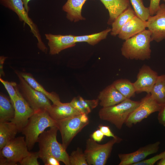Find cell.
Here are the masks:
<instances>
[{
    "instance_id": "obj_1",
    "label": "cell",
    "mask_w": 165,
    "mask_h": 165,
    "mask_svg": "<svg viewBox=\"0 0 165 165\" xmlns=\"http://www.w3.org/2000/svg\"><path fill=\"white\" fill-rule=\"evenodd\" d=\"M58 129L57 126L52 127L44 131L39 136L37 142L39 147L38 152L41 159L48 156H53L66 165H70L69 156L62 144L57 139Z\"/></svg>"
},
{
    "instance_id": "obj_2",
    "label": "cell",
    "mask_w": 165,
    "mask_h": 165,
    "mask_svg": "<svg viewBox=\"0 0 165 165\" xmlns=\"http://www.w3.org/2000/svg\"><path fill=\"white\" fill-rule=\"evenodd\" d=\"M148 30L126 40L121 48L122 55L127 59L144 61L151 57L150 43L152 41Z\"/></svg>"
},
{
    "instance_id": "obj_3",
    "label": "cell",
    "mask_w": 165,
    "mask_h": 165,
    "mask_svg": "<svg viewBox=\"0 0 165 165\" xmlns=\"http://www.w3.org/2000/svg\"><path fill=\"white\" fill-rule=\"evenodd\" d=\"M56 126L57 121L47 110L35 112L21 131L24 136L28 150L33 148L39 135L46 128Z\"/></svg>"
},
{
    "instance_id": "obj_4",
    "label": "cell",
    "mask_w": 165,
    "mask_h": 165,
    "mask_svg": "<svg viewBox=\"0 0 165 165\" xmlns=\"http://www.w3.org/2000/svg\"><path fill=\"white\" fill-rule=\"evenodd\" d=\"M140 104V101L127 98L116 105L102 107L99 111V116L101 120L109 122L120 130L130 114Z\"/></svg>"
},
{
    "instance_id": "obj_5",
    "label": "cell",
    "mask_w": 165,
    "mask_h": 165,
    "mask_svg": "<svg viewBox=\"0 0 165 165\" xmlns=\"http://www.w3.org/2000/svg\"><path fill=\"white\" fill-rule=\"evenodd\" d=\"M122 138L118 137L112 138L106 143L100 144L91 138L86 141L84 151L89 165H105L110 156L114 145L119 143Z\"/></svg>"
},
{
    "instance_id": "obj_6",
    "label": "cell",
    "mask_w": 165,
    "mask_h": 165,
    "mask_svg": "<svg viewBox=\"0 0 165 165\" xmlns=\"http://www.w3.org/2000/svg\"><path fill=\"white\" fill-rule=\"evenodd\" d=\"M28 150L25 137H15L0 150V165H16L30 154Z\"/></svg>"
},
{
    "instance_id": "obj_7",
    "label": "cell",
    "mask_w": 165,
    "mask_h": 165,
    "mask_svg": "<svg viewBox=\"0 0 165 165\" xmlns=\"http://www.w3.org/2000/svg\"><path fill=\"white\" fill-rule=\"evenodd\" d=\"M89 123L87 115L85 114L57 121V126L61 134L62 144L66 149L70 143L82 129Z\"/></svg>"
},
{
    "instance_id": "obj_8",
    "label": "cell",
    "mask_w": 165,
    "mask_h": 165,
    "mask_svg": "<svg viewBox=\"0 0 165 165\" xmlns=\"http://www.w3.org/2000/svg\"><path fill=\"white\" fill-rule=\"evenodd\" d=\"M19 80L21 93L34 112L47 110L51 105L50 99L43 94L32 87L22 77L16 72Z\"/></svg>"
},
{
    "instance_id": "obj_9",
    "label": "cell",
    "mask_w": 165,
    "mask_h": 165,
    "mask_svg": "<svg viewBox=\"0 0 165 165\" xmlns=\"http://www.w3.org/2000/svg\"><path fill=\"white\" fill-rule=\"evenodd\" d=\"M0 1L2 5L15 12L20 21L24 22L29 26L31 32L37 40L38 48L43 52L47 53V48L42 41L38 29L29 16L22 0H0Z\"/></svg>"
},
{
    "instance_id": "obj_10",
    "label": "cell",
    "mask_w": 165,
    "mask_h": 165,
    "mask_svg": "<svg viewBox=\"0 0 165 165\" xmlns=\"http://www.w3.org/2000/svg\"><path fill=\"white\" fill-rule=\"evenodd\" d=\"M162 105L158 103L150 94L142 99L140 104L128 117L125 124L129 127L140 122L151 114L160 111Z\"/></svg>"
},
{
    "instance_id": "obj_11",
    "label": "cell",
    "mask_w": 165,
    "mask_h": 165,
    "mask_svg": "<svg viewBox=\"0 0 165 165\" xmlns=\"http://www.w3.org/2000/svg\"><path fill=\"white\" fill-rule=\"evenodd\" d=\"M18 95V97L13 104L14 116L10 121L16 125L18 132H21L35 112L24 97L19 89Z\"/></svg>"
},
{
    "instance_id": "obj_12",
    "label": "cell",
    "mask_w": 165,
    "mask_h": 165,
    "mask_svg": "<svg viewBox=\"0 0 165 165\" xmlns=\"http://www.w3.org/2000/svg\"><path fill=\"white\" fill-rule=\"evenodd\" d=\"M147 23L152 41L159 42L165 40V4L160 5L155 15L149 16Z\"/></svg>"
},
{
    "instance_id": "obj_13",
    "label": "cell",
    "mask_w": 165,
    "mask_h": 165,
    "mask_svg": "<svg viewBox=\"0 0 165 165\" xmlns=\"http://www.w3.org/2000/svg\"><path fill=\"white\" fill-rule=\"evenodd\" d=\"M160 142L158 141L141 147L133 152L119 154L120 160L119 165H134L143 160L148 156L157 152L159 148Z\"/></svg>"
},
{
    "instance_id": "obj_14",
    "label": "cell",
    "mask_w": 165,
    "mask_h": 165,
    "mask_svg": "<svg viewBox=\"0 0 165 165\" xmlns=\"http://www.w3.org/2000/svg\"><path fill=\"white\" fill-rule=\"evenodd\" d=\"M158 76L156 72L148 66L144 65L139 70L137 80L133 82L136 93L150 94Z\"/></svg>"
},
{
    "instance_id": "obj_15",
    "label": "cell",
    "mask_w": 165,
    "mask_h": 165,
    "mask_svg": "<svg viewBox=\"0 0 165 165\" xmlns=\"http://www.w3.org/2000/svg\"><path fill=\"white\" fill-rule=\"evenodd\" d=\"M48 40L49 53L52 55L58 54L61 51L75 46L76 44L75 35H69L45 34Z\"/></svg>"
},
{
    "instance_id": "obj_16",
    "label": "cell",
    "mask_w": 165,
    "mask_h": 165,
    "mask_svg": "<svg viewBox=\"0 0 165 165\" xmlns=\"http://www.w3.org/2000/svg\"><path fill=\"white\" fill-rule=\"evenodd\" d=\"M146 28L147 21H143L135 16L123 26L118 36L125 40L144 31Z\"/></svg>"
},
{
    "instance_id": "obj_17",
    "label": "cell",
    "mask_w": 165,
    "mask_h": 165,
    "mask_svg": "<svg viewBox=\"0 0 165 165\" xmlns=\"http://www.w3.org/2000/svg\"><path fill=\"white\" fill-rule=\"evenodd\" d=\"M112 84L101 91L98 97L99 104L102 107H107L117 104L126 99Z\"/></svg>"
},
{
    "instance_id": "obj_18",
    "label": "cell",
    "mask_w": 165,
    "mask_h": 165,
    "mask_svg": "<svg viewBox=\"0 0 165 165\" xmlns=\"http://www.w3.org/2000/svg\"><path fill=\"white\" fill-rule=\"evenodd\" d=\"M47 111L50 117L56 121L82 114L73 107L70 102L53 104Z\"/></svg>"
},
{
    "instance_id": "obj_19",
    "label": "cell",
    "mask_w": 165,
    "mask_h": 165,
    "mask_svg": "<svg viewBox=\"0 0 165 165\" xmlns=\"http://www.w3.org/2000/svg\"><path fill=\"white\" fill-rule=\"evenodd\" d=\"M100 0L108 11V24H112L119 15L130 6L129 0Z\"/></svg>"
},
{
    "instance_id": "obj_20",
    "label": "cell",
    "mask_w": 165,
    "mask_h": 165,
    "mask_svg": "<svg viewBox=\"0 0 165 165\" xmlns=\"http://www.w3.org/2000/svg\"><path fill=\"white\" fill-rule=\"evenodd\" d=\"M87 0H68L62 7L63 10L67 13V19L74 22L85 20L82 15V10Z\"/></svg>"
},
{
    "instance_id": "obj_21",
    "label": "cell",
    "mask_w": 165,
    "mask_h": 165,
    "mask_svg": "<svg viewBox=\"0 0 165 165\" xmlns=\"http://www.w3.org/2000/svg\"><path fill=\"white\" fill-rule=\"evenodd\" d=\"M18 132L17 127L12 122H0V150L14 138Z\"/></svg>"
},
{
    "instance_id": "obj_22",
    "label": "cell",
    "mask_w": 165,
    "mask_h": 165,
    "mask_svg": "<svg viewBox=\"0 0 165 165\" xmlns=\"http://www.w3.org/2000/svg\"><path fill=\"white\" fill-rule=\"evenodd\" d=\"M98 99L86 100L79 96L74 97L70 102L71 105L81 114L88 115L92 110L96 108L99 104Z\"/></svg>"
},
{
    "instance_id": "obj_23",
    "label": "cell",
    "mask_w": 165,
    "mask_h": 165,
    "mask_svg": "<svg viewBox=\"0 0 165 165\" xmlns=\"http://www.w3.org/2000/svg\"><path fill=\"white\" fill-rule=\"evenodd\" d=\"M22 77L33 88L45 94L54 104H58L61 102L58 96L54 92H49L40 84L34 78L32 75L29 73H20Z\"/></svg>"
},
{
    "instance_id": "obj_24",
    "label": "cell",
    "mask_w": 165,
    "mask_h": 165,
    "mask_svg": "<svg viewBox=\"0 0 165 165\" xmlns=\"http://www.w3.org/2000/svg\"><path fill=\"white\" fill-rule=\"evenodd\" d=\"M136 16L131 6L119 15L112 24L111 35L116 36L118 35L123 26L129 20Z\"/></svg>"
},
{
    "instance_id": "obj_25",
    "label": "cell",
    "mask_w": 165,
    "mask_h": 165,
    "mask_svg": "<svg viewBox=\"0 0 165 165\" xmlns=\"http://www.w3.org/2000/svg\"><path fill=\"white\" fill-rule=\"evenodd\" d=\"M150 94L158 103L165 104V74L158 75Z\"/></svg>"
},
{
    "instance_id": "obj_26",
    "label": "cell",
    "mask_w": 165,
    "mask_h": 165,
    "mask_svg": "<svg viewBox=\"0 0 165 165\" xmlns=\"http://www.w3.org/2000/svg\"><path fill=\"white\" fill-rule=\"evenodd\" d=\"M14 108L11 100L1 94L0 122L10 121L14 117Z\"/></svg>"
},
{
    "instance_id": "obj_27",
    "label": "cell",
    "mask_w": 165,
    "mask_h": 165,
    "mask_svg": "<svg viewBox=\"0 0 165 165\" xmlns=\"http://www.w3.org/2000/svg\"><path fill=\"white\" fill-rule=\"evenodd\" d=\"M115 88L124 97L128 99L134 97L136 90L133 83L127 79H121L112 83Z\"/></svg>"
},
{
    "instance_id": "obj_28",
    "label": "cell",
    "mask_w": 165,
    "mask_h": 165,
    "mask_svg": "<svg viewBox=\"0 0 165 165\" xmlns=\"http://www.w3.org/2000/svg\"><path fill=\"white\" fill-rule=\"evenodd\" d=\"M111 28H108L99 32L89 35L75 36V41L77 42H85L89 44L94 46L101 40L106 38Z\"/></svg>"
},
{
    "instance_id": "obj_29",
    "label": "cell",
    "mask_w": 165,
    "mask_h": 165,
    "mask_svg": "<svg viewBox=\"0 0 165 165\" xmlns=\"http://www.w3.org/2000/svg\"><path fill=\"white\" fill-rule=\"evenodd\" d=\"M136 15L145 21H147L150 16L148 8L145 7L143 0H130Z\"/></svg>"
},
{
    "instance_id": "obj_30",
    "label": "cell",
    "mask_w": 165,
    "mask_h": 165,
    "mask_svg": "<svg viewBox=\"0 0 165 165\" xmlns=\"http://www.w3.org/2000/svg\"><path fill=\"white\" fill-rule=\"evenodd\" d=\"M70 165H88L84 152L78 147L69 156Z\"/></svg>"
},
{
    "instance_id": "obj_31",
    "label": "cell",
    "mask_w": 165,
    "mask_h": 165,
    "mask_svg": "<svg viewBox=\"0 0 165 165\" xmlns=\"http://www.w3.org/2000/svg\"><path fill=\"white\" fill-rule=\"evenodd\" d=\"M0 81L7 91L13 105L14 101L18 96V90L19 88L15 82L5 81L1 78H0Z\"/></svg>"
},
{
    "instance_id": "obj_32",
    "label": "cell",
    "mask_w": 165,
    "mask_h": 165,
    "mask_svg": "<svg viewBox=\"0 0 165 165\" xmlns=\"http://www.w3.org/2000/svg\"><path fill=\"white\" fill-rule=\"evenodd\" d=\"M38 158H39L38 152H30L19 163L21 165H39L40 164L38 160Z\"/></svg>"
},
{
    "instance_id": "obj_33",
    "label": "cell",
    "mask_w": 165,
    "mask_h": 165,
    "mask_svg": "<svg viewBox=\"0 0 165 165\" xmlns=\"http://www.w3.org/2000/svg\"><path fill=\"white\" fill-rule=\"evenodd\" d=\"M165 158V151L148 159L143 160L134 165H153L157 162Z\"/></svg>"
},
{
    "instance_id": "obj_34",
    "label": "cell",
    "mask_w": 165,
    "mask_h": 165,
    "mask_svg": "<svg viewBox=\"0 0 165 165\" xmlns=\"http://www.w3.org/2000/svg\"><path fill=\"white\" fill-rule=\"evenodd\" d=\"M161 0H150L149 7H148L150 16H153L155 15L159 9L160 2Z\"/></svg>"
},
{
    "instance_id": "obj_35",
    "label": "cell",
    "mask_w": 165,
    "mask_h": 165,
    "mask_svg": "<svg viewBox=\"0 0 165 165\" xmlns=\"http://www.w3.org/2000/svg\"><path fill=\"white\" fill-rule=\"evenodd\" d=\"M45 165H60V162L55 157L50 156L41 159Z\"/></svg>"
},
{
    "instance_id": "obj_36",
    "label": "cell",
    "mask_w": 165,
    "mask_h": 165,
    "mask_svg": "<svg viewBox=\"0 0 165 165\" xmlns=\"http://www.w3.org/2000/svg\"><path fill=\"white\" fill-rule=\"evenodd\" d=\"M99 129L101 131L104 136L107 137H111L116 138L117 136H116L111 130L109 127L100 125L98 126Z\"/></svg>"
},
{
    "instance_id": "obj_37",
    "label": "cell",
    "mask_w": 165,
    "mask_h": 165,
    "mask_svg": "<svg viewBox=\"0 0 165 165\" xmlns=\"http://www.w3.org/2000/svg\"><path fill=\"white\" fill-rule=\"evenodd\" d=\"M157 118L159 123L165 127V104L162 106L159 111Z\"/></svg>"
},
{
    "instance_id": "obj_38",
    "label": "cell",
    "mask_w": 165,
    "mask_h": 165,
    "mask_svg": "<svg viewBox=\"0 0 165 165\" xmlns=\"http://www.w3.org/2000/svg\"><path fill=\"white\" fill-rule=\"evenodd\" d=\"M91 138L96 142H99L103 139L104 136L99 129L94 131L91 135Z\"/></svg>"
},
{
    "instance_id": "obj_39",
    "label": "cell",
    "mask_w": 165,
    "mask_h": 165,
    "mask_svg": "<svg viewBox=\"0 0 165 165\" xmlns=\"http://www.w3.org/2000/svg\"><path fill=\"white\" fill-rule=\"evenodd\" d=\"M0 77L2 75H4V72L3 70V66L4 62L6 58L3 56H1L0 58Z\"/></svg>"
},
{
    "instance_id": "obj_40",
    "label": "cell",
    "mask_w": 165,
    "mask_h": 165,
    "mask_svg": "<svg viewBox=\"0 0 165 165\" xmlns=\"http://www.w3.org/2000/svg\"><path fill=\"white\" fill-rule=\"evenodd\" d=\"M31 0H22L24 7L28 13L30 10V8L28 6V3Z\"/></svg>"
},
{
    "instance_id": "obj_41",
    "label": "cell",
    "mask_w": 165,
    "mask_h": 165,
    "mask_svg": "<svg viewBox=\"0 0 165 165\" xmlns=\"http://www.w3.org/2000/svg\"><path fill=\"white\" fill-rule=\"evenodd\" d=\"M157 165H165V158L158 161Z\"/></svg>"
},
{
    "instance_id": "obj_42",
    "label": "cell",
    "mask_w": 165,
    "mask_h": 165,
    "mask_svg": "<svg viewBox=\"0 0 165 165\" xmlns=\"http://www.w3.org/2000/svg\"><path fill=\"white\" fill-rule=\"evenodd\" d=\"M163 1L165 3V0H161Z\"/></svg>"
}]
</instances>
